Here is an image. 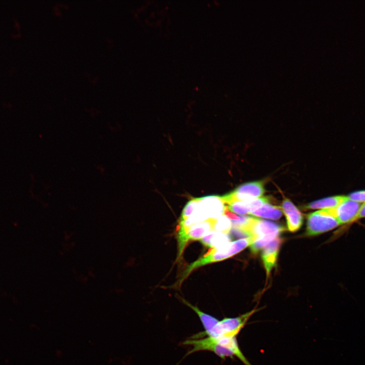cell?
Listing matches in <instances>:
<instances>
[{
	"instance_id": "cell-1",
	"label": "cell",
	"mask_w": 365,
	"mask_h": 365,
	"mask_svg": "<svg viewBox=\"0 0 365 365\" xmlns=\"http://www.w3.org/2000/svg\"><path fill=\"white\" fill-rule=\"evenodd\" d=\"M227 206L219 196H207L198 198V203L192 214L184 221H179L180 226L189 228L207 220H214L223 215Z\"/></svg>"
},
{
	"instance_id": "cell-2",
	"label": "cell",
	"mask_w": 365,
	"mask_h": 365,
	"mask_svg": "<svg viewBox=\"0 0 365 365\" xmlns=\"http://www.w3.org/2000/svg\"><path fill=\"white\" fill-rule=\"evenodd\" d=\"M253 242L252 238L249 237L230 242L227 245L218 249H212L188 267L181 276L180 284L194 270L205 265L223 261L233 257Z\"/></svg>"
},
{
	"instance_id": "cell-3",
	"label": "cell",
	"mask_w": 365,
	"mask_h": 365,
	"mask_svg": "<svg viewBox=\"0 0 365 365\" xmlns=\"http://www.w3.org/2000/svg\"><path fill=\"white\" fill-rule=\"evenodd\" d=\"M254 309L242 315L235 317H226L218 321L214 326L207 332H200L190 337L198 339L205 337L214 338L237 337L244 327L248 320L257 311Z\"/></svg>"
},
{
	"instance_id": "cell-4",
	"label": "cell",
	"mask_w": 365,
	"mask_h": 365,
	"mask_svg": "<svg viewBox=\"0 0 365 365\" xmlns=\"http://www.w3.org/2000/svg\"><path fill=\"white\" fill-rule=\"evenodd\" d=\"M340 225L327 209L318 210L308 214L306 234L308 236L317 235L330 231Z\"/></svg>"
},
{
	"instance_id": "cell-5",
	"label": "cell",
	"mask_w": 365,
	"mask_h": 365,
	"mask_svg": "<svg viewBox=\"0 0 365 365\" xmlns=\"http://www.w3.org/2000/svg\"><path fill=\"white\" fill-rule=\"evenodd\" d=\"M213 221H205L189 228L178 226L177 234L178 248L177 259L181 256L189 240H199L204 235L213 230Z\"/></svg>"
},
{
	"instance_id": "cell-6",
	"label": "cell",
	"mask_w": 365,
	"mask_h": 365,
	"mask_svg": "<svg viewBox=\"0 0 365 365\" xmlns=\"http://www.w3.org/2000/svg\"><path fill=\"white\" fill-rule=\"evenodd\" d=\"M265 192L264 183L256 181L243 184L230 193L221 196L225 204L261 197Z\"/></svg>"
},
{
	"instance_id": "cell-7",
	"label": "cell",
	"mask_w": 365,
	"mask_h": 365,
	"mask_svg": "<svg viewBox=\"0 0 365 365\" xmlns=\"http://www.w3.org/2000/svg\"><path fill=\"white\" fill-rule=\"evenodd\" d=\"M284 230L283 227L272 222L253 217L250 235L253 242L258 239L271 242Z\"/></svg>"
},
{
	"instance_id": "cell-8",
	"label": "cell",
	"mask_w": 365,
	"mask_h": 365,
	"mask_svg": "<svg viewBox=\"0 0 365 365\" xmlns=\"http://www.w3.org/2000/svg\"><path fill=\"white\" fill-rule=\"evenodd\" d=\"M184 345L192 346V348L186 355L200 351H209L213 352L223 359L227 357H233L232 353L218 344L216 340L211 337H205L198 339L190 338L182 342Z\"/></svg>"
},
{
	"instance_id": "cell-9",
	"label": "cell",
	"mask_w": 365,
	"mask_h": 365,
	"mask_svg": "<svg viewBox=\"0 0 365 365\" xmlns=\"http://www.w3.org/2000/svg\"><path fill=\"white\" fill-rule=\"evenodd\" d=\"M360 206V203L352 200L347 197L336 208L326 209L341 225L355 221Z\"/></svg>"
},
{
	"instance_id": "cell-10",
	"label": "cell",
	"mask_w": 365,
	"mask_h": 365,
	"mask_svg": "<svg viewBox=\"0 0 365 365\" xmlns=\"http://www.w3.org/2000/svg\"><path fill=\"white\" fill-rule=\"evenodd\" d=\"M286 220L287 226L290 232L298 231L303 222L302 214L294 203L288 199L283 200L281 207Z\"/></svg>"
},
{
	"instance_id": "cell-11",
	"label": "cell",
	"mask_w": 365,
	"mask_h": 365,
	"mask_svg": "<svg viewBox=\"0 0 365 365\" xmlns=\"http://www.w3.org/2000/svg\"><path fill=\"white\" fill-rule=\"evenodd\" d=\"M270 199L268 197L238 201L232 202L227 206V209L230 212L238 214L244 215L257 210L265 203L268 202Z\"/></svg>"
},
{
	"instance_id": "cell-12",
	"label": "cell",
	"mask_w": 365,
	"mask_h": 365,
	"mask_svg": "<svg viewBox=\"0 0 365 365\" xmlns=\"http://www.w3.org/2000/svg\"><path fill=\"white\" fill-rule=\"evenodd\" d=\"M281 242L282 239L278 236L267 245L262 251L261 258L267 277L273 268L276 266Z\"/></svg>"
},
{
	"instance_id": "cell-13",
	"label": "cell",
	"mask_w": 365,
	"mask_h": 365,
	"mask_svg": "<svg viewBox=\"0 0 365 365\" xmlns=\"http://www.w3.org/2000/svg\"><path fill=\"white\" fill-rule=\"evenodd\" d=\"M199 240L205 246L218 249L229 244L231 238L228 234L211 230Z\"/></svg>"
},
{
	"instance_id": "cell-14",
	"label": "cell",
	"mask_w": 365,
	"mask_h": 365,
	"mask_svg": "<svg viewBox=\"0 0 365 365\" xmlns=\"http://www.w3.org/2000/svg\"><path fill=\"white\" fill-rule=\"evenodd\" d=\"M347 197L344 196H335L329 197L313 201L305 205L306 209H326L337 207Z\"/></svg>"
},
{
	"instance_id": "cell-15",
	"label": "cell",
	"mask_w": 365,
	"mask_h": 365,
	"mask_svg": "<svg viewBox=\"0 0 365 365\" xmlns=\"http://www.w3.org/2000/svg\"><path fill=\"white\" fill-rule=\"evenodd\" d=\"M248 214L265 218L278 220L282 216V210L281 207L272 205L268 202Z\"/></svg>"
},
{
	"instance_id": "cell-16",
	"label": "cell",
	"mask_w": 365,
	"mask_h": 365,
	"mask_svg": "<svg viewBox=\"0 0 365 365\" xmlns=\"http://www.w3.org/2000/svg\"><path fill=\"white\" fill-rule=\"evenodd\" d=\"M231 221L225 215H222L213 221V230L228 234L231 230Z\"/></svg>"
},
{
	"instance_id": "cell-17",
	"label": "cell",
	"mask_w": 365,
	"mask_h": 365,
	"mask_svg": "<svg viewBox=\"0 0 365 365\" xmlns=\"http://www.w3.org/2000/svg\"><path fill=\"white\" fill-rule=\"evenodd\" d=\"M198 201V198H194L187 202L184 208L179 221H184L189 217L196 208Z\"/></svg>"
},
{
	"instance_id": "cell-18",
	"label": "cell",
	"mask_w": 365,
	"mask_h": 365,
	"mask_svg": "<svg viewBox=\"0 0 365 365\" xmlns=\"http://www.w3.org/2000/svg\"><path fill=\"white\" fill-rule=\"evenodd\" d=\"M348 197L357 202H365V191H360L353 192L349 195Z\"/></svg>"
},
{
	"instance_id": "cell-19",
	"label": "cell",
	"mask_w": 365,
	"mask_h": 365,
	"mask_svg": "<svg viewBox=\"0 0 365 365\" xmlns=\"http://www.w3.org/2000/svg\"><path fill=\"white\" fill-rule=\"evenodd\" d=\"M363 217H365V203L361 205L358 214L355 218V221Z\"/></svg>"
}]
</instances>
